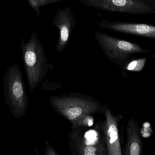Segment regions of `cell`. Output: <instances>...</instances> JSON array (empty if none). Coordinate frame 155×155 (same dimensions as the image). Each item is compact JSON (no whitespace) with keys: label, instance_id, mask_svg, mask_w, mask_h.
<instances>
[{"label":"cell","instance_id":"cell-11","mask_svg":"<svg viewBox=\"0 0 155 155\" xmlns=\"http://www.w3.org/2000/svg\"><path fill=\"white\" fill-rule=\"evenodd\" d=\"M30 7L34 10L38 18H40V8L45 5L56 2H61L62 0H27Z\"/></svg>","mask_w":155,"mask_h":155},{"label":"cell","instance_id":"cell-2","mask_svg":"<svg viewBox=\"0 0 155 155\" xmlns=\"http://www.w3.org/2000/svg\"><path fill=\"white\" fill-rule=\"evenodd\" d=\"M51 107L72 125L89 115L102 111L100 103L93 97L85 96L64 95L51 96Z\"/></svg>","mask_w":155,"mask_h":155},{"label":"cell","instance_id":"cell-7","mask_svg":"<svg viewBox=\"0 0 155 155\" xmlns=\"http://www.w3.org/2000/svg\"><path fill=\"white\" fill-rule=\"evenodd\" d=\"M100 28L123 34L155 39V27L144 23H134L124 21H111L103 19L98 24Z\"/></svg>","mask_w":155,"mask_h":155},{"label":"cell","instance_id":"cell-1","mask_svg":"<svg viewBox=\"0 0 155 155\" xmlns=\"http://www.w3.org/2000/svg\"><path fill=\"white\" fill-rule=\"evenodd\" d=\"M21 41L25 72L32 94L45 78L49 66L44 47L34 31L28 42L23 38Z\"/></svg>","mask_w":155,"mask_h":155},{"label":"cell","instance_id":"cell-8","mask_svg":"<svg viewBox=\"0 0 155 155\" xmlns=\"http://www.w3.org/2000/svg\"><path fill=\"white\" fill-rule=\"evenodd\" d=\"M106 120L102 126L106 141L107 153L108 155H121L122 150L119 135L118 124L121 115H113L110 110L105 107Z\"/></svg>","mask_w":155,"mask_h":155},{"label":"cell","instance_id":"cell-13","mask_svg":"<svg viewBox=\"0 0 155 155\" xmlns=\"http://www.w3.org/2000/svg\"><path fill=\"white\" fill-rule=\"evenodd\" d=\"M45 155H59L58 153L53 148V147L48 144L47 145L45 151Z\"/></svg>","mask_w":155,"mask_h":155},{"label":"cell","instance_id":"cell-14","mask_svg":"<svg viewBox=\"0 0 155 155\" xmlns=\"http://www.w3.org/2000/svg\"><path fill=\"white\" fill-rule=\"evenodd\" d=\"M153 1H155V0H153Z\"/></svg>","mask_w":155,"mask_h":155},{"label":"cell","instance_id":"cell-4","mask_svg":"<svg viewBox=\"0 0 155 155\" xmlns=\"http://www.w3.org/2000/svg\"><path fill=\"white\" fill-rule=\"evenodd\" d=\"M94 36L97 43L107 58L118 65L128 62L134 54L151 52L137 43L117 38L99 31H96Z\"/></svg>","mask_w":155,"mask_h":155},{"label":"cell","instance_id":"cell-9","mask_svg":"<svg viewBox=\"0 0 155 155\" xmlns=\"http://www.w3.org/2000/svg\"><path fill=\"white\" fill-rule=\"evenodd\" d=\"M71 151L74 154L82 155H101L107 154L105 138L92 142L78 135L76 130L71 134L70 142Z\"/></svg>","mask_w":155,"mask_h":155},{"label":"cell","instance_id":"cell-6","mask_svg":"<svg viewBox=\"0 0 155 155\" xmlns=\"http://www.w3.org/2000/svg\"><path fill=\"white\" fill-rule=\"evenodd\" d=\"M52 25L59 30V37L56 48L61 53L69 42L73 28L77 24L76 18L71 8L66 7L56 12Z\"/></svg>","mask_w":155,"mask_h":155},{"label":"cell","instance_id":"cell-10","mask_svg":"<svg viewBox=\"0 0 155 155\" xmlns=\"http://www.w3.org/2000/svg\"><path fill=\"white\" fill-rule=\"evenodd\" d=\"M126 129L127 137L125 147V155H141L143 143L140 136L138 125L135 118L128 120Z\"/></svg>","mask_w":155,"mask_h":155},{"label":"cell","instance_id":"cell-12","mask_svg":"<svg viewBox=\"0 0 155 155\" xmlns=\"http://www.w3.org/2000/svg\"><path fill=\"white\" fill-rule=\"evenodd\" d=\"M147 59L141 58L130 61L126 67V69L132 71H140L145 66Z\"/></svg>","mask_w":155,"mask_h":155},{"label":"cell","instance_id":"cell-3","mask_svg":"<svg viewBox=\"0 0 155 155\" xmlns=\"http://www.w3.org/2000/svg\"><path fill=\"white\" fill-rule=\"evenodd\" d=\"M3 80L6 104L12 116L20 119L26 115L28 98L18 64H14L8 68Z\"/></svg>","mask_w":155,"mask_h":155},{"label":"cell","instance_id":"cell-5","mask_svg":"<svg viewBox=\"0 0 155 155\" xmlns=\"http://www.w3.org/2000/svg\"><path fill=\"white\" fill-rule=\"evenodd\" d=\"M87 7L110 12L132 15L155 13L153 0H78Z\"/></svg>","mask_w":155,"mask_h":155}]
</instances>
